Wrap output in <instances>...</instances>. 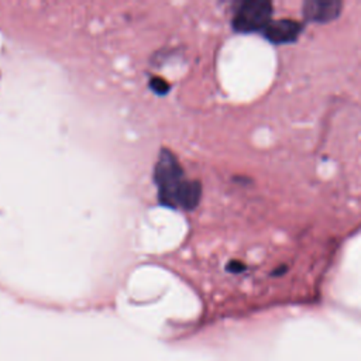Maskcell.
I'll return each instance as SVG.
<instances>
[{
    "instance_id": "obj_1",
    "label": "cell",
    "mask_w": 361,
    "mask_h": 361,
    "mask_svg": "<svg viewBox=\"0 0 361 361\" xmlns=\"http://www.w3.org/2000/svg\"><path fill=\"white\" fill-rule=\"evenodd\" d=\"M155 182L159 190L162 204L182 209H193L200 199V185L196 180L185 179L178 159L168 151L162 149L155 166Z\"/></svg>"
},
{
    "instance_id": "obj_2",
    "label": "cell",
    "mask_w": 361,
    "mask_h": 361,
    "mask_svg": "<svg viewBox=\"0 0 361 361\" xmlns=\"http://www.w3.org/2000/svg\"><path fill=\"white\" fill-rule=\"evenodd\" d=\"M272 4L267 0H247L240 4L233 18L234 30L240 32L262 31L271 21Z\"/></svg>"
},
{
    "instance_id": "obj_3",
    "label": "cell",
    "mask_w": 361,
    "mask_h": 361,
    "mask_svg": "<svg viewBox=\"0 0 361 361\" xmlns=\"http://www.w3.org/2000/svg\"><path fill=\"white\" fill-rule=\"evenodd\" d=\"M303 25L293 20L269 21L262 30L264 37L274 44H286L295 41L302 32Z\"/></svg>"
},
{
    "instance_id": "obj_4",
    "label": "cell",
    "mask_w": 361,
    "mask_h": 361,
    "mask_svg": "<svg viewBox=\"0 0 361 361\" xmlns=\"http://www.w3.org/2000/svg\"><path fill=\"white\" fill-rule=\"evenodd\" d=\"M341 10L337 0H307L303 3V16L316 23H327L334 20Z\"/></svg>"
},
{
    "instance_id": "obj_5",
    "label": "cell",
    "mask_w": 361,
    "mask_h": 361,
    "mask_svg": "<svg viewBox=\"0 0 361 361\" xmlns=\"http://www.w3.org/2000/svg\"><path fill=\"white\" fill-rule=\"evenodd\" d=\"M151 85H152V87L157 90V92H166V89H168V86L162 82V80H159V79H154L152 82H151Z\"/></svg>"
},
{
    "instance_id": "obj_6",
    "label": "cell",
    "mask_w": 361,
    "mask_h": 361,
    "mask_svg": "<svg viewBox=\"0 0 361 361\" xmlns=\"http://www.w3.org/2000/svg\"><path fill=\"white\" fill-rule=\"evenodd\" d=\"M227 268H228L231 272H241V271L244 269V265L240 264V262H237V261H233V262L228 264Z\"/></svg>"
}]
</instances>
